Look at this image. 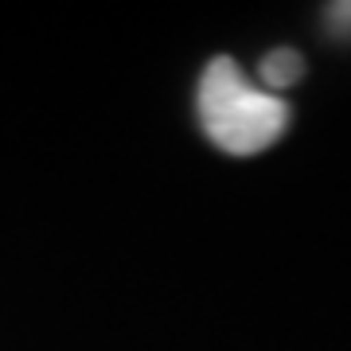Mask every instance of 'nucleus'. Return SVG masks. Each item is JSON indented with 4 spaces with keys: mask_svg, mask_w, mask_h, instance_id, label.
Instances as JSON below:
<instances>
[{
    "mask_svg": "<svg viewBox=\"0 0 351 351\" xmlns=\"http://www.w3.org/2000/svg\"><path fill=\"white\" fill-rule=\"evenodd\" d=\"M195 110L207 141L230 156H258L274 149L289 129V106L277 94L254 86L230 55H219L203 66Z\"/></svg>",
    "mask_w": 351,
    "mask_h": 351,
    "instance_id": "obj_1",
    "label": "nucleus"
},
{
    "mask_svg": "<svg viewBox=\"0 0 351 351\" xmlns=\"http://www.w3.org/2000/svg\"><path fill=\"white\" fill-rule=\"evenodd\" d=\"M304 75V59L293 47H277L262 59V82L269 90H285Z\"/></svg>",
    "mask_w": 351,
    "mask_h": 351,
    "instance_id": "obj_2",
    "label": "nucleus"
},
{
    "mask_svg": "<svg viewBox=\"0 0 351 351\" xmlns=\"http://www.w3.org/2000/svg\"><path fill=\"white\" fill-rule=\"evenodd\" d=\"M328 32L339 39H351V4H332L328 8Z\"/></svg>",
    "mask_w": 351,
    "mask_h": 351,
    "instance_id": "obj_3",
    "label": "nucleus"
}]
</instances>
